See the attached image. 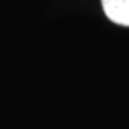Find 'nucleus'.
<instances>
[{"label":"nucleus","mask_w":129,"mask_h":129,"mask_svg":"<svg viewBox=\"0 0 129 129\" xmlns=\"http://www.w3.org/2000/svg\"><path fill=\"white\" fill-rule=\"evenodd\" d=\"M108 19L116 24L129 27V0H101Z\"/></svg>","instance_id":"1"}]
</instances>
